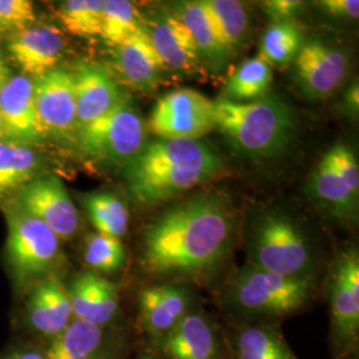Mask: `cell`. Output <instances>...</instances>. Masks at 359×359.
I'll return each instance as SVG.
<instances>
[{
	"mask_svg": "<svg viewBox=\"0 0 359 359\" xmlns=\"http://www.w3.org/2000/svg\"><path fill=\"white\" fill-rule=\"evenodd\" d=\"M236 236V216L226 196L196 193L169 206L142 231L139 264L148 277L184 283L221 269Z\"/></svg>",
	"mask_w": 359,
	"mask_h": 359,
	"instance_id": "6da1fadb",
	"label": "cell"
},
{
	"mask_svg": "<svg viewBox=\"0 0 359 359\" xmlns=\"http://www.w3.org/2000/svg\"><path fill=\"white\" fill-rule=\"evenodd\" d=\"M222 168L221 157L206 142L158 139L124 165V180L139 204L157 205L215 179Z\"/></svg>",
	"mask_w": 359,
	"mask_h": 359,
	"instance_id": "7a4b0ae2",
	"label": "cell"
},
{
	"mask_svg": "<svg viewBox=\"0 0 359 359\" xmlns=\"http://www.w3.org/2000/svg\"><path fill=\"white\" fill-rule=\"evenodd\" d=\"M316 283L286 277L245 264L221 293L229 323H273L305 311L314 301Z\"/></svg>",
	"mask_w": 359,
	"mask_h": 359,
	"instance_id": "3957f363",
	"label": "cell"
},
{
	"mask_svg": "<svg viewBox=\"0 0 359 359\" xmlns=\"http://www.w3.org/2000/svg\"><path fill=\"white\" fill-rule=\"evenodd\" d=\"M215 127L231 147L253 160L271 158L290 145L297 121L292 107L277 95L255 102H215Z\"/></svg>",
	"mask_w": 359,
	"mask_h": 359,
	"instance_id": "277c9868",
	"label": "cell"
},
{
	"mask_svg": "<svg viewBox=\"0 0 359 359\" xmlns=\"http://www.w3.org/2000/svg\"><path fill=\"white\" fill-rule=\"evenodd\" d=\"M246 264L286 277L316 283L318 258L306 231L292 217L268 212L253 221L245 237Z\"/></svg>",
	"mask_w": 359,
	"mask_h": 359,
	"instance_id": "5b68a950",
	"label": "cell"
},
{
	"mask_svg": "<svg viewBox=\"0 0 359 359\" xmlns=\"http://www.w3.org/2000/svg\"><path fill=\"white\" fill-rule=\"evenodd\" d=\"M326 295L330 318L333 359H357L359 351V255L357 248L344 249L329 270Z\"/></svg>",
	"mask_w": 359,
	"mask_h": 359,
	"instance_id": "8992f818",
	"label": "cell"
},
{
	"mask_svg": "<svg viewBox=\"0 0 359 359\" xmlns=\"http://www.w3.org/2000/svg\"><path fill=\"white\" fill-rule=\"evenodd\" d=\"M6 256L20 285L50 276L60 256V240L38 218L13 204L7 209Z\"/></svg>",
	"mask_w": 359,
	"mask_h": 359,
	"instance_id": "52a82bcc",
	"label": "cell"
},
{
	"mask_svg": "<svg viewBox=\"0 0 359 359\" xmlns=\"http://www.w3.org/2000/svg\"><path fill=\"white\" fill-rule=\"evenodd\" d=\"M77 144L93 161L126 165L145 145L144 121L126 100L107 115L77 128Z\"/></svg>",
	"mask_w": 359,
	"mask_h": 359,
	"instance_id": "ba28073f",
	"label": "cell"
},
{
	"mask_svg": "<svg viewBox=\"0 0 359 359\" xmlns=\"http://www.w3.org/2000/svg\"><path fill=\"white\" fill-rule=\"evenodd\" d=\"M213 128L215 102L188 88L161 96L149 118V129L160 139L198 140Z\"/></svg>",
	"mask_w": 359,
	"mask_h": 359,
	"instance_id": "9c48e42d",
	"label": "cell"
},
{
	"mask_svg": "<svg viewBox=\"0 0 359 359\" xmlns=\"http://www.w3.org/2000/svg\"><path fill=\"white\" fill-rule=\"evenodd\" d=\"M350 55L335 43L323 39L305 41L293 60V80L308 100H323L346 80Z\"/></svg>",
	"mask_w": 359,
	"mask_h": 359,
	"instance_id": "30bf717a",
	"label": "cell"
},
{
	"mask_svg": "<svg viewBox=\"0 0 359 359\" xmlns=\"http://www.w3.org/2000/svg\"><path fill=\"white\" fill-rule=\"evenodd\" d=\"M154 350L167 359H231L224 326L201 308L191 311Z\"/></svg>",
	"mask_w": 359,
	"mask_h": 359,
	"instance_id": "8fae6325",
	"label": "cell"
},
{
	"mask_svg": "<svg viewBox=\"0 0 359 359\" xmlns=\"http://www.w3.org/2000/svg\"><path fill=\"white\" fill-rule=\"evenodd\" d=\"M198 308L192 290L177 283H163L145 287L137 301V322L152 345L172 333L180 322Z\"/></svg>",
	"mask_w": 359,
	"mask_h": 359,
	"instance_id": "7c38bea8",
	"label": "cell"
},
{
	"mask_svg": "<svg viewBox=\"0 0 359 359\" xmlns=\"http://www.w3.org/2000/svg\"><path fill=\"white\" fill-rule=\"evenodd\" d=\"M15 204L48 226L60 241L72 238L79 231L76 206L56 176L28 182L19 189Z\"/></svg>",
	"mask_w": 359,
	"mask_h": 359,
	"instance_id": "4fadbf2b",
	"label": "cell"
},
{
	"mask_svg": "<svg viewBox=\"0 0 359 359\" xmlns=\"http://www.w3.org/2000/svg\"><path fill=\"white\" fill-rule=\"evenodd\" d=\"M35 108L46 135L65 137L77 129L74 71L56 67L34 79Z\"/></svg>",
	"mask_w": 359,
	"mask_h": 359,
	"instance_id": "5bb4252c",
	"label": "cell"
},
{
	"mask_svg": "<svg viewBox=\"0 0 359 359\" xmlns=\"http://www.w3.org/2000/svg\"><path fill=\"white\" fill-rule=\"evenodd\" d=\"M0 120L6 140L28 144L46 136L35 108L34 79L11 76L0 90Z\"/></svg>",
	"mask_w": 359,
	"mask_h": 359,
	"instance_id": "9a60e30c",
	"label": "cell"
},
{
	"mask_svg": "<svg viewBox=\"0 0 359 359\" xmlns=\"http://www.w3.org/2000/svg\"><path fill=\"white\" fill-rule=\"evenodd\" d=\"M7 51L25 76L36 79L57 67L65 51V36L50 25L28 27L13 34Z\"/></svg>",
	"mask_w": 359,
	"mask_h": 359,
	"instance_id": "2e32d148",
	"label": "cell"
},
{
	"mask_svg": "<svg viewBox=\"0 0 359 359\" xmlns=\"http://www.w3.org/2000/svg\"><path fill=\"white\" fill-rule=\"evenodd\" d=\"M77 128L107 115L127 100L115 77L102 65L84 63L74 71Z\"/></svg>",
	"mask_w": 359,
	"mask_h": 359,
	"instance_id": "e0dca14e",
	"label": "cell"
},
{
	"mask_svg": "<svg viewBox=\"0 0 359 359\" xmlns=\"http://www.w3.org/2000/svg\"><path fill=\"white\" fill-rule=\"evenodd\" d=\"M123 342L108 327L72 320L55 337L44 353L46 359H120Z\"/></svg>",
	"mask_w": 359,
	"mask_h": 359,
	"instance_id": "ac0fdd59",
	"label": "cell"
},
{
	"mask_svg": "<svg viewBox=\"0 0 359 359\" xmlns=\"http://www.w3.org/2000/svg\"><path fill=\"white\" fill-rule=\"evenodd\" d=\"M74 320L109 327L118 317V293L115 285L93 271H83L68 289Z\"/></svg>",
	"mask_w": 359,
	"mask_h": 359,
	"instance_id": "d6986e66",
	"label": "cell"
},
{
	"mask_svg": "<svg viewBox=\"0 0 359 359\" xmlns=\"http://www.w3.org/2000/svg\"><path fill=\"white\" fill-rule=\"evenodd\" d=\"M27 318L35 332L53 339L74 320L68 289L50 274L40 280L27 302Z\"/></svg>",
	"mask_w": 359,
	"mask_h": 359,
	"instance_id": "ffe728a7",
	"label": "cell"
},
{
	"mask_svg": "<svg viewBox=\"0 0 359 359\" xmlns=\"http://www.w3.org/2000/svg\"><path fill=\"white\" fill-rule=\"evenodd\" d=\"M142 26L165 68L181 72H192L198 68L200 57L192 36L175 15H154Z\"/></svg>",
	"mask_w": 359,
	"mask_h": 359,
	"instance_id": "44dd1931",
	"label": "cell"
},
{
	"mask_svg": "<svg viewBox=\"0 0 359 359\" xmlns=\"http://www.w3.org/2000/svg\"><path fill=\"white\" fill-rule=\"evenodd\" d=\"M224 332L231 359H299L278 325L229 323Z\"/></svg>",
	"mask_w": 359,
	"mask_h": 359,
	"instance_id": "7402d4cb",
	"label": "cell"
},
{
	"mask_svg": "<svg viewBox=\"0 0 359 359\" xmlns=\"http://www.w3.org/2000/svg\"><path fill=\"white\" fill-rule=\"evenodd\" d=\"M114 62L121 77L135 88L154 90L160 83L164 65L154 50L144 26L114 47Z\"/></svg>",
	"mask_w": 359,
	"mask_h": 359,
	"instance_id": "603a6c76",
	"label": "cell"
},
{
	"mask_svg": "<svg viewBox=\"0 0 359 359\" xmlns=\"http://www.w3.org/2000/svg\"><path fill=\"white\" fill-rule=\"evenodd\" d=\"M310 197L338 219H354L358 213V196L335 172L327 154L313 169L308 182Z\"/></svg>",
	"mask_w": 359,
	"mask_h": 359,
	"instance_id": "cb8c5ba5",
	"label": "cell"
},
{
	"mask_svg": "<svg viewBox=\"0 0 359 359\" xmlns=\"http://www.w3.org/2000/svg\"><path fill=\"white\" fill-rule=\"evenodd\" d=\"M175 16L189 31L200 62H205L215 72L228 65L233 53L218 39L201 1L181 3Z\"/></svg>",
	"mask_w": 359,
	"mask_h": 359,
	"instance_id": "d4e9b609",
	"label": "cell"
},
{
	"mask_svg": "<svg viewBox=\"0 0 359 359\" xmlns=\"http://www.w3.org/2000/svg\"><path fill=\"white\" fill-rule=\"evenodd\" d=\"M206 16L221 43L231 52L241 48L249 31V13L236 0H201Z\"/></svg>",
	"mask_w": 359,
	"mask_h": 359,
	"instance_id": "484cf974",
	"label": "cell"
},
{
	"mask_svg": "<svg viewBox=\"0 0 359 359\" xmlns=\"http://www.w3.org/2000/svg\"><path fill=\"white\" fill-rule=\"evenodd\" d=\"M39 158L28 145L0 140V197L19 191L35 180Z\"/></svg>",
	"mask_w": 359,
	"mask_h": 359,
	"instance_id": "4316f807",
	"label": "cell"
},
{
	"mask_svg": "<svg viewBox=\"0 0 359 359\" xmlns=\"http://www.w3.org/2000/svg\"><path fill=\"white\" fill-rule=\"evenodd\" d=\"M84 206L97 233L121 238L128 231V209L114 193H90L84 197Z\"/></svg>",
	"mask_w": 359,
	"mask_h": 359,
	"instance_id": "83f0119b",
	"label": "cell"
},
{
	"mask_svg": "<svg viewBox=\"0 0 359 359\" xmlns=\"http://www.w3.org/2000/svg\"><path fill=\"white\" fill-rule=\"evenodd\" d=\"M273 83V69L262 57L248 59L229 77L225 97L233 102L255 100L262 97Z\"/></svg>",
	"mask_w": 359,
	"mask_h": 359,
	"instance_id": "f1b7e54d",
	"label": "cell"
},
{
	"mask_svg": "<svg viewBox=\"0 0 359 359\" xmlns=\"http://www.w3.org/2000/svg\"><path fill=\"white\" fill-rule=\"evenodd\" d=\"M305 43L304 31L294 20L271 23L261 41V55L269 65H285L294 60Z\"/></svg>",
	"mask_w": 359,
	"mask_h": 359,
	"instance_id": "f546056e",
	"label": "cell"
},
{
	"mask_svg": "<svg viewBox=\"0 0 359 359\" xmlns=\"http://www.w3.org/2000/svg\"><path fill=\"white\" fill-rule=\"evenodd\" d=\"M142 27V18L133 3L127 0H107L103 3L100 38L117 47Z\"/></svg>",
	"mask_w": 359,
	"mask_h": 359,
	"instance_id": "4dcf8cb0",
	"label": "cell"
},
{
	"mask_svg": "<svg viewBox=\"0 0 359 359\" xmlns=\"http://www.w3.org/2000/svg\"><path fill=\"white\" fill-rule=\"evenodd\" d=\"M102 0H69L60 4L57 18L65 29L76 36H100Z\"/></svg>",
	"mask_w": 359,
	"mask_h": 359,
	"instance_id": "1f68e13d",
	"label": "cell"
},
{
	"mask_svg": "<svg viewBox=\"0 0 359 359\" xmlns=\"http://www.w3.org/2000/svg\"><path fill=\"white\" fill-rule=\"evenodd\" d=\"M127 252L120 238L95 233L88 237L84 248V261L90 271L97 274H112L126 264Z\"/></svg>",
	"mask_w": 359,
	"mask_h": 359,
	"instance_id": "d6a6232c",
	"label": "cell"
},
{
	"mask_svg": "<svg viewBox=\"0 0 359 359\" xmlns=\"http://www.w3.org/2000/svg\"><path fill=\"white\" fill-rule=\"evenodd\" d=\"M326 154L335 172L346 182L351 192L359 196V167L354 151L346 144L339 142L332 147Z\"/></svg>",
	"mask_w": 359,
	"mask_h": 359,
	"instance_id": "836d02e7",
	"label": "cell"
},
{
	"mask_svg": "<svg viewBox=\"0 0 359 359\" xmlns=\"http://www.w3.org/2000/svg\"><path fill=\"white\" fill-rule=\"evenodd\" d=\"M35 22L34 4L29 0H0V28L19 32Z\"/></svg>",
	"mask_w": 359,
	"mask_h": 359,
	"instance_id": "e575fe53",
	"label": "cell"
},
{
	"mask_svg": "<svg viewBox=\"0 0 359 359\" xmlns=\"http://www.w3.org/2000/svg\"><path fill=\"white\" fill-rule=\"evenodd\" d=\"M304 8V1L299 0H266L262 3V10L273 23L293 20Z\"/></svg>",
	"mask_w": 359,
	"mask_h": 359,
	"instance_id": "d590c367",
	"label": "cell"
},
{
	"mask_svg": "<svg viewBox=\"0 0 359 359\" xmlns=\"http://www.w3.org/2000/svg\"><path fill=\"white\" fill-rule=\"evenodd\" d=\"M318 6L329 16L335 19H342V20L358 19V0H323V1H318Z\"/></svg>",
	"mask_w": 359,
	"mask_h": 359,
	"instance_id": "8d00e7d4",
	"label": "cell"
},
{
	"mask_svg": "<svg viewBox=\"0 0 359 359\" xmlns=\"http://www.w3.org/2000/svg\"><path fill=\"white\" fill-rule=\"evenodd\" d=\"M344 107L347 111V114L350 115L358 116L359 111V88L358 81H354L346 92H345V96H344Z\"/></svg>",
	"mask_w": 359,
	"mask_h": 359,
	"instance_id": "74e56055",
	"label": "cell"
},
{
	"mask_svg": "<svg viewBox=\"0 0 359 359\" xmlns=\"http://www.w3.org/2000/svg\"><path fill=\"white\" fill-rule=\"evenodd\" d=\"M11 79V71L10 67L6 63L3 57H0V90L7 84V81Z\"/></svg>",
	"mask_w": 359,
	"mask_h": 359,
	"instance_id": "f35d334b",
	"label": "cell"
},
{
	"mask_svg": "<svg viewBox=\"0 0 359 359\" xmlns=\"http://www.w3.org/2000/svg\"><path fill=\"white\" fill-rule=\"evenodd\" d=\"M7 359H46L44 353H39V351H20L13 354L10 358Z\"/></svg>",
	"mask_w": 359,
	"mask_h": 359,
	"instance_id": "ab89813d",
	"label": "cell"
},
{
	"mask_svg": "<svg viewBox=\"0 0 359 359\" xmlns=\"http://www.w3.org/2000/svg\"><path fill=\"white\" fill-rule=\"evenodd\" d=\"M136 359H167L164 355H161L160 353H157L156 350H151V351H144L142 354H139Z\"/></svg>",
	"mask_w": 359,
	"mask_h": 359,
	"instance_id": "60d3db41",
	"label": "cell"
},
{
	"mask_svg": "<svg viewBox=\"0 0 359 359\" xmlns=\"http://www.w3.org/2000/svg\"><path fill=\"white\" fill-rule=\"evenodd\" d=\"M0 140H4V132H3V126H1V120H0Z\"/></svg>",
	"mask_w": 359,
	"mask_h": 359,
	"instance_id": "b9f144b4",
	"label": "cell"
},
{
	"mask_svg": "<svg viewBox=\"0 0 359 359\" xmlns=\"http://www.w3.org/2000/svg\"><path fill=\"white\" fill-rule=\"evenodd\" d=\"M0 32H1V28H0Z\"/></svg>",
	"mask_w": 359,
	"mask_h": 359,
	"instance_id": "7bdbcfd3",
	"label": "cell"
}]
</instances>
